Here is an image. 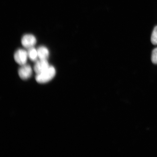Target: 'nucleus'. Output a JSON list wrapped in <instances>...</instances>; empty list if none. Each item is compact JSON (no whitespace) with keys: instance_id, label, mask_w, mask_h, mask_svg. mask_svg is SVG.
Wrapping results in <instances>:
<instances>
[{"instance_id":"nucleus-8","label":"nucleus","mask_w":157,"mask_h":157,"mask_svg":"<svg viewBox=\"0 0 157 157\" xmlns=\"http://www.w3.org/2000/svg\"><path fill=\"white\" fill-rule=\"evenodd\" d=\"M151 42L154 45H157V26L155 27L151 36Z\"/></svg>"},{"instance_id":"nucleus-4","label":"nucleus","mask_w":157,"mask_h":157,"mask_svg":"<svg viewBox=\"0 0 157 157\" xmlns=\"http://www.w3.org/2000/svg\"><path fill=\"white\" fill-rule=\"evenodd\" d=\"M33 74L32 68L29 64L22 66L18 70L20 77L23 80H26L30 78Z\"/></svg>"},{"instance_id":"nucleus-6","label":"nucleus","mask_w":157,"mask_h":157,"mask_svg":"<svg viewBox=\"0 0 157 157\" xmlns=\"http://www.w3.org/2000/svg\"><path fill=\"white\" fill-rule=\"evenodd\" d=\"M38 56L40 59H47L49 55L48 49L46 47L40 46L37 49Z\"/></svg>"},{"instance_id":"nucleus-3","label":"nucleus","mask_w":157,"mask_h":157,"mask_svg":"<svg viewBox=\"0 0 157 157\" xmlns=\"http://www.w3.org/2000/svg\"><path fill=\"white\" fill-rule=\"evenodd\" d=\"M21 44L25 48H33L36 43V39L34 35L26 34L21 39Z\"/></svg>"},{"instance_id":"nucleus-7","label":"nucleus","mask_w":157,"mask_h":157,"mask_svg":"<svg viewBox=\"0 0 157 157\" xmlns=\"http://www.w3.org/2000/svg\"><path fill=\"white\" fill-rule=\"evenodd\" d=\"M28 56L30 59L35 62L38 58V54L37 50L36 49L33 48H29L28 51Z\"/></svg>"},{"instance_id":"nucleus-5","label":"nucleus","mask_w":157,"mask_h":157,"mask_svg":"<svg viewBox=\"0 0 157 157\" xmlns=\"http://www.w3.org/2000/svg\"><path fill=\"white\" fill-rule=\"evenodd\" d=\"M49 66L47 59H40L37 61L34 66V70L36 74L41 73L48 69Z\"/></svg>"},{"instance_id":"nucleus-2","label":"nucleus","mask_w":157,"mask_h":157,"mask_svg":"<svg viewBox=\"0 0 157 157\" xmlns=\"http://www.w3.org/2000/svg\"><path fill=\"white\" fill-rule=\"evenodd\" d=\"M28 56V53L26 51L22 49H19L15 52L14 58L17 63L23 66L26 64Z\"/></svg>"},{"instance_id":"nucleus-1","label":"nucleus","mask_w":157,"mask_h":157,"mask_svg":"<svg viewBox=\"0 0 157 157\" xmlns=\"http://www.w3.org/2000/svg\"><path fill=\"white\" fill-rule=\"evenodd\" d=\"M56 74V70L53 66H50L46 70L40 73L37 74L36 81L39 83H46L52 80Z\"/></svg>"},{"instance_id":"nucleus-9","label":"nucleus","mask_w":157,"mask_h":157,"mask_svg":"<svg viewBox=\"0 0 157 157\" xmlns=\"http://www.w3.org/2000/svg\"><path fill=\"white\" fill-rule=\"evenodd\" d=\"M151 60L153 63L157 64V48H155L152 51Z\"/></svg>"}]
</instances>
